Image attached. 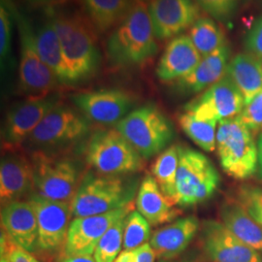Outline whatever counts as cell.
Instances as JSON below:
<instances>
[{
    "label": "cell",
    "mask_w": 262,
    "mask_h": 262,
    "mask_svg": "<svg viewBox=\"0 0 262 262\" xmlns=\"http://www.w3.org/2000/svg\"><path fill=\"white\" fill-rule=\"evenodd\" d=\"M147 2L133 0L107 41V56L118 66H140L158 53Z\"/></svg>",
    "instance_id": "obj_1"
},
{
    "label": "cell",
    "mask_w": 262,
    "mask_h": 262,
    "mask_svg": "<svg viewBox=\"0 0 262 262\" xmlns=\"http://www.w3.org/2000/svg\"><path fill=\"white\" fill-rule=\"evenodd\" d=\"M51 19L73 84L91 78L99 67L101 55L96 43V31L89 19L79 14H53Z\"/></svg>",
    "instance_id": "obj_2"
},
{
    "label": "cell",
    "mask_w": 262,
    "mask_h": 262,
    "mask_svg": "<svg viewBox=\"0 0 262 262\" xmlns=\"http://www.w3.org/2000/svg\"><path fill=\"white\" fill-rule=\"evenodd\" d=\"M136 187L120 176L88 173L71 201L73 216L101 215L132 202Z\"/></svg>",
    "instance_id": "obj_3"
},
{
    "label": "cell",
    "mask_w": 262,
    "mask_h": 262,
    "mask_svg": "<svg viewBox=\"0 0 262 262\" xmlns=\"http://www.w3.org/2000/svg\"><path fill=\"white\" fill-rule=\"evenodd\" d=\"M116 128L145 159L162 152L174 137L168 118L152 104L128 113L116 124Z\"/></svg>",
    "instance_id": "obj_4"
},
{
    "label": "cell",
    "mask_w": 262,
    "mask_h": 262,
    "mask_svg": "<svg viewBox=\"0 0 262 262\" xmlns=\"http://www.w3.org/2000/svg\"><path fill=\"white\" fill-rule=\"evenodd\" d=\"M216 150L222 167L234 179L251 177L258 166L257 146L238 117L219 122Z\"/></svg>",
    "instance_id": "obj_5"
},
{
    "label": "cell",
    "mask_w": 262,
    "mask_h": 262,
    "mask_svg": "<svg viewBox=\"0 0 262 262\" xmlns=\"http://www.w3.org/2000/svg\"><path fill=\"white\" fill-rule=\"evenodd\" d=\"M30 160L34 193L50 200L71 203L82 181L75 160L41 150H34Z\"/></svg>",
    "instance_id": "obj_6"
},
{
    "label": "cell",
    "mask_w": 262,
    "mask_h": 262,
    "mask_svg": "<svg viewBox=\"0 0 262 262\" xmlns=\"http://www.w3.org/2000/svg\"><path fill=\"white\" fill-rule=\"evenodd\" d=\"M142 159L117 128L94 132L86 145V162L100 175L120 176L136 172L143 166Z\"/></svg>",
    "instance_id": "obj_7"
},
{
    "label": "cell",
    "mask_w": 262,
    "mask_h": 262,
    "mask_svg": "<svg viewBox=\"0 0 262 262\" xmlns=\"http://www.w3.org/2000/svg\"><path fill=\"white\" fill-rule=\"evenodd\" d=\"M220 176L203 154L179 147L176 205L189 207L209 199L219 187Z\"/></svg>",
    "instance_id": "obj_8"
},
{
    "label": "cell",
    "mask_w": 262,
    "mask_h": 262,
    "mask_svg": "<svg viewBox=\"0 0 262 262\" xmlns=\"http://www.w3.org/2000/svg\"><path fill=\"white\" fill-rule=\"evenodd\" d=\"M89 131L85 118L69 106L58 103L38 124L27 143L33 150L51 152L84 138Z\"/></svg>",
    "instance_id": "obj_9"
},
{
    "label": "cell",
    "mask_w": 262,
    "mask_h": 262,
    "mask_svg": "<svg viewBox=\"0 0 262 262\" xmlns=\"http://www.w3.org/2000/svg\"><path fill=\"white\" fill-rule=\"evenodd\" d=\"M20 35L19 89L28 98H41L51 95L58 84L54 72L39 56L35 32L23 15L17 14Z\"/></svg>",
    "instance_id": "obj_10"
},
{
    "label": "cell",
    "mask_w": 262,
    "mask_h": 262,
    "mask_svg": "<svg viewBox=\"0 0 262 262\" xmlns=\"http://www.w3.org/2000/svg\"><path fill=\"white\" fill-rule=\"evenodd\" d=\"M28 200L37 215L38 252L49 255L66 252L68 229L73 217L71 203L50 200L36 193Z\"/></svg>",
    "instance_id": "obj_11"
},
{
    "label": "cell",
    "mask_w": 262,
    "mask_h": 262,
    "mask_svg": "<svg viewBox=\"0 0 262 262\" xmlns=\"http://www.w3.org/2000/svg\"><path fill=\"white\" fill-rule=\"evenodd\" d=\"M133 211L134 204L131 202L109 213L75 217L68 229L66 256L93 255L107 230L118 221L128 216Z\"/></svg>",
    "instance_id": "obj_12"
},
{
    "label": "cell",
    "mask_w": 262,
    "mask_h": 262,
    "mask_svg": "<svg viewBox=\"0 0 262 262\" xmlns=\"http://www.w3.org/2000/svg\"><path fill=\"white\" fill-rule=\"evenodd\" d=\"M245 100L234 83L225 75L185 106V111L198 119L221 122L233 119L242 112Z\"/></svg>",
    "instance_id": "obj_13"
},
{
    "label": "cell",
    "mask_w": 262,
    "mask_h": 262,
    "mask_svg": "<svg viewBox=\"0 0 262 262\" xmlns=\"http://www.w3.org/2000/svg\"><path fill=\"white\" fill-rule=\"evenodd\" d=\"M154 34L164 41L191 28L199 19L194 0H152L148 4Z\"/></svg>",
    "instance_id": "obj_14"
},
{
    "label": "cell",
    "mask_w": 262,
    "mask_h": 262,
    "mask_svg": "<svg viewBox=\"0 0 262 262\" xmlns=\"http://www.w3.org/2000/svg\"><path fill=\"white\" fill-rule=\"evenodd\" d=\"M72 100L88 120L107 125L122 121L133 105L130 94L121 90L85 92L76 94Z\"/></svg>",
    "instance_id": "obj_15"
},
{
    "label": "cell",
    "mask_w": 262,
    "mask_h": 262,
    "mask_svg": "<svg viewBox=\"0 0 262 262\" xmlns=\"http://www.w3.org/2000/svg\"><path fill=\"white\" fill-rule=\"evenodd\" d=\"M56 95L41 98H28L11 108L5 121L3 137L5 144L16 147L27 142L28 137L56 105Z\"/></svg>",
    "instance_id": "obj_16"
},
{
    "label": "cell",
    "mask_w": 262,
    "mask_h": 262,
    "mask_svg": "<svg viewBox=\"0 0 262 262\" xmlns=\"http://www.w3.org/2000/svg\"><path fill=\"white\" fill-rule=\"evenodd\" d=\"M202 242L207 255L213 262H260L257 251L239 240L223 223L205 222Z\"/></svg>",
    "instance_id": "obj_17"
},
{
    "label": "cell",
    "mask_w": 262,
    "mask_h": 262,
    "mask_svg": "<svg viewBox=\"0 0 262 262\" xmlns=\"http://www.w3.org/2000/svg\"><path fill=\"white\" fill-rule=\"evenodd\" d=\"M34 193L31 160L18 152H10L1 159L0 199L2 207L23 200Z\"/></svg>",
    "instance_id": "obj_18"
},
{
    "label": "cell",
    "mask_w": 262,
    "mask_h": 262,
    "mask_svg": "<svg viewBox=\"0 0 262 262\" xmlns=\"http://www.w3.org/2000/svg\"><path fill=\"white\" fill-rule=\"evenodd\" d=\"M1 225L12 240L28 253L38 252L36 211L29 200H20L2 207Z\"/></svg>",
    "instance_id": "obj_19"
},
{
    "label": "cell",
    "mask_w": 262,
    "mask_h": 262,
    "mask_svg": "<svg viewBox=\"0 0 262 262\" xmlns=\"http://www.w3.org/2000/svg\"><path fill=\"white\" fill-rule=\"evenodd\" d=\"M202 56L188 35H180L169 42L157 67V76L161 82L178 81L191 73Z\"/></svg>",
    "instance_id": "obj_20"
},
{
    "label": "cell",
    "mask_w": 262,
    "mask_h": 262,
    "mask_svg": "<svg viewBox=\"0 0 262 262\" xmlns=\"http://www.w3.org/2000/svg\"><path fill=\"white\" fill-rule=\"evenodd\" d=\"M230 56L231 50L226 44L202 57L191 73L177 81V89L182 94H198L209 89L225 77Z\"/></svg>",
    "instance_id": "obj_21"
},
{
    "label": "cell",
    "mask_w": 262,
    "mask_h": 262,
    "mask_svg": "<svg viewBox=\"0 0 262 262\" xmlns=\"http://www.w3.org/2000/svg\"><path fill=\"white\" fill-rule=\"evenodd\" d=\"M199 228L195 216L179 219L172 224L157 230L150 239V245L160 259H172L183 253Z\"/></svg>",
    "instance_id": "obj_22"
},
{
    "label": "cell",
    "mask_w": 262,
    "mask_h": 262,
    "mask_svg": "<svg viewBox=\"0 0 262 262\" xmlns=\"http://www.w3.org/2000/svg\"><path fill=\"white\" fill-rule=\"evenodd\" d=\"M137 211L150 225H163L172 222L181 212L162 193L156 179L147 176L141 183L136 198Z\"/></svg>",
    "instance_id": "obj_23"
},
{
    "label": "cell",
    "mask_w": 262,
    "mask_h": 262,
    "mask_svg": "<svg viewBox=\"0 0 262 262\" xmlns=\"http://www.w3.org/2000/svg\"><path fill=\"white\" fill-rule=\"evenodd\" d=\"M249 103L262 90V58L250 53L238 54L230 60L226 74Z\"/></svg>",
    "instance_id": "obj_24"
},
{
    "label": "cell",
    "mask_w": 262,
    "mask_h": 262,
    "mask_svg": "<svg viewBox=\"0 0 262 262\" xmlns=\"http://www.w3.org/2000/svg\"><path fill=\"white\" fill-rule=\"evenodd\" d=\"M35 41L39 56L54 72L58 83L73 84L72 76L66 64L61 44L52 19H49L38 28Z\"/></svg>",
    "instance_id": "obj_25"
},
{
    "label": "cell",
    "mask_w": 262,
    "mask_h": 262,
    "mask_svg": "<svg viewBox=\"0 0 262 262\" xmlns=\"http://www.w3.org/2000/svg\"><path fill=\"white\" fill-rule=\"evenodd\" d=\"M223 224L243 243L262 252V227L238 202H227L221 209Z\"/></svg>",
    "instance_id": "obj_26"
},
{
    "label": "cell",
    "mask_w": 262,
    "mask_h": 262,
    "mask_svg": "<svg viewBox=\"0 0 262 262\" xmlns=\"http://www.w3.org/2000/svg\"><path fill=\"white\" fill-rule=\"evenodd\" d=\"M83 4L86 19L99 33L123 19L131 5L129 0H83Z\"/></svg>",
    "instance_id": "obj_27"
},
{
    "label": "cell",
    "mask_w": 262,
    "mask_h": 262,
    "mask_svg": "<svg viewBox=\"0 0 262 262\" xmlns=\"http://www.w3.org/2000/svg\"><path fill=\"white\" fill-rule=\"evenodd\" d=\"M179 166V146H171L160 152L151 172L159 188L169 201L176 205V180Z\"/></svg>",
    "instance_id": "obj_28"
},
{
    "label": "cell",
    "mask_w": 262,
    "mask_h": 262,
    "mask_svg": "<svg viewBox=\"0 0 262 262\" xmlns=\"http://www.w3.org/2000/svg\"><path fill=\"white\" fill-rule=\"evenodd\" d=\"M179 124L187 136L207 152L216 149V124L215 121L201 120L193 114L185 111L179 116Z\"/></svg>",
    "instance_id": "obj_29"
},
{
    "label": "cell",
    "mask_w": 262,
    "mask_h": 262,
    "mask_svg": "<svg viewBox=\"0 0 262 262\" xmlns=\"http://www.w3.org/2000/svg\"><path fill=\"white\" fill-rule=\"evenodd\" d=\"M189 38L202 57L226 45L223 29L210 18H199L189 30Z\"/></svg>",
    "instance_id": "obj_30"
},
{
    "label": "cell",
    "mask_w": 262,
    "mask_h": 262,
    "mask_svg": "<svg viewBox=\"0 0 262 262\" xmlns=\"http://www.w3.org/2000/svg\"><path fill=\"white\" fill-rule=\"evenodd\" d=\"M126 220L127 216L118 221L100 239L94 253L96 261L114 262L122 253L121 249L123 245V233Z\"/></svg>",
    "instance_id": "obj_31"
},
{
    "label": "cell",
    "mask_w": 262,
    "mask_h": 262,
    "mask_svg": "<svg viewBox=\"0 0 262 262\" xmlns=\"http://www.w3.org/2000/svg\"><path fill=\"white\" fill-rule=\"evenodd\" d=\"M150 225L138 211L127 216L123 233V250H133L147 243L150 239Z\"/></svg>",
    "instance_id": "obj_32"
},
{
    "label": "cell",
    "mask_w": 262,
    "mask_h": 262,
    "mask_svg": "<svg viewBox=\"0 0 262 262\" xmlns=\"http://www.w3.org/2000/svg\"><path fill=\"white\" fill-rule=\"evenodd\" d=\"M211 17L227 24L234 17L238 0H195Z\"/></svg>",
    "instance_id": "obj_33"
},
{
    "label": "cell",
    "mask_w": 262,
    "mask_h": 262,
    "mask_svg": "<svg viewBox=\"0 0 262 262\" xmlns=\"http://www.w3.org/2000/svg\"><path fill=\"white\" fill-rule=\"evenodd\" d=\"M11 38H12V12L6 3L1 0L0 6V57L1 64L6 62L11 55Z\"/></svg>",
    "instance_id": "obj_34"
},
{
    "label": "cell",
    "mask_w": 262,
    "mask_h": 262,
    "mask_svg": "<svg viewBox=\"0 0 262 262\" xmlns=\"http://www.w3.org/2000/svg\"><path fill=\"white\" fill-rule=\"evenodd\" d=\"M253 220L262 227V189L246 186L241 188L238 200Z\"/></svg>",
    "instance_id": "obj_35"
},
{
    "label": "cell",
    "mask_w": 262,
    "mask_h": 262,
    "mask_svg": "<svg viewBox=\"0 0 262 262\" xmlns=\"http://www.w3.org/2000/svg\"><path fill=\"white\" fill-rule=\"evenodd\" d=\"M238 118L250 130L253 132L262 130V90L253 96L249 103L244 106Z\"/></svg>",
    "instance_id": "obj_36"
},
{
    "label": "cell",
    "mask_w": 262,
    "mask_h": 262,
    "mask_svg": "<svg viewBox=\"0 0 262 262\" xmlns=\"http://www.w3.org/2000/svg\"><path fill=\"white\" fill-rule=\"evenodd\" d=\"M8 257L10 262H40L31 254L15 243L7 232H1V257Z\"/></svg>",
    "instance_id": "obj_37"
},
{
    "label": "cell",
    "mask_w": 262,
    "mask_h": 262,
    "mask_svg": "<svg viewBox=\"0 0 262 262\" xmlns=\"http://www.w3.org/2000/svg\"><path fill=\"white\" fill-rule=\"evenodd\" d=\"M156 257L150 244L146 243L133 250H123L114 262H156Z\"/></svg>",
    "instance_id": "obj_38"
},
{
    "label": "cell",
    "mask_w": 262,
    "mask_h": 262,
    "mask_svg": "<svg viewBox=\"0 0 262 262\" xmlns=\"http://www.w3.org/2000/svg\"><path fill=\"white\" fill-rule=\"evenodd\" d=\"M248 53L262 58V16L254 20L245 37Z\"/></svg>",
    "instance_id": "obj_39"
},
{
    "label": "cell",
    "mask_w": 262,
    "mask_h": 262,
    "mask_svg": "<svg viewBox=\"0 0 262 262\" xmlns=\"http://www.w3.org/2000/svg\"><path fill=\"white\" fill-rule=\"evenodd\" d=\"M34 6H43L48 8H53L56 6L66 5L70 2H74L75 0H28Z\"/></svg>",
    "instance_id": "obj_40"
},
{
    "label": "cell",
    "mask_w": 262,
    "mask_h": 262,
    "mask_svg": "<svg viewBox=\"0 0 262 262\" xmlns=\"http://www.w3.org/2000/svg\"><path fill=\"white\" fill-rule=\"evenodd\" d=\"M61 262H97L93 255H75L66 256Z\"/></svg>",
    "instance_id": "obj_41"
},
{
    "label": "cell",
    "mask_w": 262,
    "mask_h": 262,
    "mask_svg": "<svg viewBox=\"0 0 262 262\" xmlns=\"http://www.w3.org/2000/svg\"><path fill=\"white\" fill-rule=\"evenodd\" d=\"M257 154H258V168L259 177L262 179V132L257 140Z\"/></svg>",
    "instance_id": "obj_42"
},
{
    "label": "cell",
    "mask_w": 262,
    "mask_h": 262,
    "mask_svg": "<svg viewBox=\"0 0 262 262\" xmlns=\"http://www.w3.org/2000/svg\"><path fill=\"white\" fill-rule=\"evenodd\" d=\"M0 262H10V260L8 259V257L2 256V257H1V259H0Z\"/></svg>",
    "instance_id": "obj_43"
},
{
    "label": "cell",
    "mask_w": 262,
    "mask_h": 262,
    "mask_svg": "<svg viewBox=\"0 0 262 262\" xmlns=\"http://www.w3.org/2000/svg\"><path fill=\"white\" fill-rule=\"evenodd\" d=\"M143 1H145V2H149V1H152V0H143Z\"/></svg>",
    "instance_id": "obj_44"
}]
</instances>
